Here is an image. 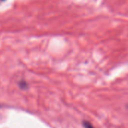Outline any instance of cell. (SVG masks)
<instances>
[{
  "mask_svg": "<svg viewBox=\"0 0 128 128\" xmlns=\"http://www.w3.org/2000/svg\"><path fill=\"white\" fill-rule=\"evenodd\" d=\"M2 1H4V0H0V2H2Z\"/></svg>",
  "mask_w": 128,
  "mask_h": 128,
  "instance_id": "7a4b0ae2",
  "label": "cell"
},
{
  "mask_svg": "<svg viewBox=\"0 0 128 128\" xmlns=\"http://www.w3.org/2000/svg\"><path fill=\"white\" fill-rule=\"evenodd\" d=\"M84 126L86 127V128H94L93 126H92V124H90L88 122H85L84 123Z\"/></svg>",
  "mask_w": 128,
  "mask_h": 128,
  "instance_id": "6da1fadb",
  "label": "cell"
}]
</instances>
